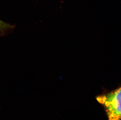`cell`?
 <instances>
[{
	"label": "cell",
	"instance_id": "cell-1",
	"mask_svg": "<svg viewBox=\"0 0 121 120\" xmlns=\"http://www.w3.org/2000/svg\"><path fill=\"white\" fill-rule=\"evenodd\" d=\"M96 100L105 108L108 120H121V87L98 96Z\"/></svg>",
	"mask_w": 121,
	"mask_h": 120
},
{
	"label": "cell",
	"instance_id": "cell-2",
	"mask_svg": "<svg viewBox=\"0 0 121 120\" xmlns=\"http://www.w3.org/2000/svg\"><path fill=\"white\" fill-rule=\"evenodd\" d=\"M15 26L4 22L0 19V36L6 35L8 32L12 31Z\"/></svg>",
	"mask_w": 121,
	"mask_h": 120
}]
</instances>
